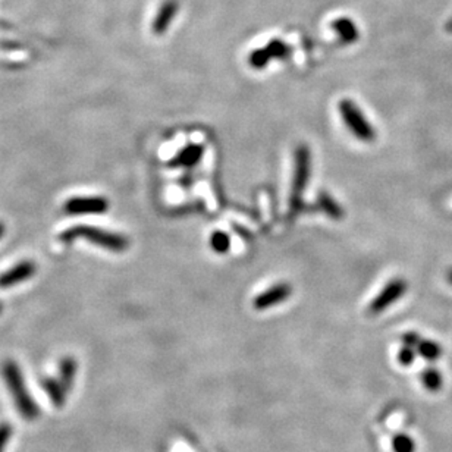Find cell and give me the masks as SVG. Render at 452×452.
I'll use <instances>...</instances> for the list:
<instances>
[{
	"mask_svg": "<svg viewBox=\"0 0 452 452\" xmlns=\"http://www.w3.org/2000/svg\"><path fill=\"white\" fill-rule=\"evenodd\" d=\"M75 239H85L94 244V246H99L112 253H124L129 247V241L125 235L100 230V228H96V226H90V225L72 226V228L65 230L59 235V241L65 244H69Z\"/></svg>",
	"mask_w": 452,
	"mask_h": 452,
	"instance_id": "cell-1",
	"label": "cell"
},
{
	"mask_svg": "<svg viewBox=\"0 0 452 452\" xmlns=\"http://www.w3.org/2000/svg\"><path fill=\"white\" fill-rule=\"evenodd\" d=\"M2 374L15 400V405L21 412V416L27 420L37 419V416H39V408H37L34 400L31 398V395L25 388L20 366L12 360H8L2 364Z\"/></svg>",
	"mask_w": 452,
	"mask_h": 452,
	"instance_id": "cell-2",
	"label": "cell"
},
{
	"mask_svg": "<svg viewBox=\"0 0 452 452\" xmlns=\"http://www.w3.org/2000/svg\"><path fill=\"white\" fill-rule=\"evenodd\" d=\"M311 174V153L306 144H301L295 148L294 156V174L290 194V212L297 215L303 206V197L306 186L309 184Z\"/></svg>",
	"mask_w": 452,
	"mask_h": 452,
	"instance_id": "cell-3",
	"label": "cell"
},
{
	"mask_svg": "<svg viewBox=\"0 0 452 452\" xmlns=\"http://www.w3.org/2000/svg\"><path fill=\"white\" fill-rule=\"evenodd\" d=\"M339 115H341L344 124L350 129V133L359 138L360 141L370 143L376 138V131L373 125L367 121V118L363 115L360 107L357 106L352 100L344 99L338 105Z\"/></svg>",
	"mask_w": 452,
	"mask_h": 452,
	"instance_id": "cell-4",
	"label": "cell"
},
{
	"mask_svg": "<svg viewBox=\"0 0 452 452\" xmlns=\"http://www.w3.org/2000/svg\"><path fill=\"white\" fill-rule=\"evenodd\" d=\"M64 210L69 216L102 215L109 210V201L105 197H97V196L72 197L65 203Z\"/></svg>",
	"mask_w": 452,
	"mask_h": 452,
	"instance_id": "cell-5",
	"label": "cell"
},
{
	"mask_svg": "<svg viewBox=\"0 0 452 452\" xmlns=\"http://www.w3.org/2000/svg\"><path fill=\"white\" fill-rule=\"evenodd\" d=\"M290 54V46L279 39L270 40L265 47L256 49L249 56V65L254 69H263L272 59H285Z\"/></svg>",
	"mask_w": 452,
	"mask_h": 452,
	"instance_id": "cell-6",
	"label": "cell"
},
{
	"mask_svg": "<svg viewBox=\"0 0 452 452\" xmlns=\"http://www.w3.org/2000/svg\"><path fill=\"white\" fill-rule=\"evenodd\" d=\"M407 291V282L403 279H392L385 285V288L373 298V301L369 306L370 314H381L383 313L389 306H392L405 294Z\"/></svg>",
	"mask_w": 452,
	"mask_h": 452,
	"instance_id": "cell-7",
	"label": "cell"
},
{
	"mask_svg": "<svg viewBox=\"0 0 452 452\" xmlns=\"http://www.w3.org/2000/svg\"><path fill=\"white\" fill-rule=\"evenodd\" d=\"M292 294V288L290 284H287V282H279V284L268 288L266 291L260 292L254 301H253V306L256 310L261 311V310H268L273 306H278L280 303H284V301H287Z\"/></svg>",
	"mask_w": 452,
	"mask_h": 452,
	"instance_id": "cell-8",
	"label": "cell"
},
{
	"mask_svg": "<svg viewBox=\"0 0 452 452\" xmlns=\"http://www.w3.org/2000/svg\"><path fill=\"white\" fill-rule=\"evenodd\" d=\"M35 270H37V266L34 261L23 260L18 263V265L12 266L11 269H8L6 272L0 275V288L8 290L18 284H21L24 280L31 279L35 275Z\"/></svg>",
	"mask_w": 452,
	"mask_h": 452,
	"instance_id": "cell-9",
	"label": "cell"
},
{
	"mask_svg": "<svg viewBox=\"0 0 452 452\" xmlns=\"http://www.w3.org/2000/svg\"><path fill=\"white\" fill-rule=\"evenodd\" d=\"M204 155V147L201 144H188L181 152L169 162L171 167H194Z\"/></svg>",
	"mask_w": 452,
	"mask_h": 452,
	"instance_id": "cell-10",
	"label": "cell"
},
{
	"mask_svg": "<svg viewBox=\"0 0 452 452\" xmlns=\"http://www.w3.org/2000/svg\"><path fill=\"white\" fill-rule=\"evenodd\" d=\"M332 30L336 32L338 39L345 44L355 43L360 37L359 27L350 18H338V20L332 23Z\"/></svg>",
	"mask_w": 452,
	"mask_h": 452,
	"instance_id": "cell-11",
	"label": "cell"
},
{
	"mask_svg": "<svg viewBox=\"0 0 452 452\" xmlns=\"http://www.w3.org/2000/svg\"><path fill=\"white\" fill-rule=\"evenodd\" d=\"M46 393L49 395V398L52 401V404L54 407H64L65 405V400H66V389L64 388V385L61 383L59 379H53V378H46L42 382Z\"/></svg>",
	"mask_w": 452,
	"mask_h": 452,
	"instance_id": "cell-12",
	"label": "cell"
},
{
	"mask_svg": "<svg viewBox=\"0 0 452 452\" xmlns=\"http://www.w3.org/2000/svg\"><path fill=\"white\" fill-rule=\"evenodd\" d=\"M317 206L320 207V210H322L326 216H329L331 219H335V220H339L343 219L344 216V212H343V207L339 206L336 203V200L329 196L328 193H320L319 197H317Z\"/></svg>",
	"mask_w": 452,
	"mask_h": 452,
	"instance_id": "cell-13",
	"label": "cell"
},
{
	"mask_svg": "<svg viewBox=\"0 0 452 452\" xmlns=\"http://www.w3.org/2000/svg\"><path fill=\"white\" fill-rule=\"evenodd\" d=\"M178 9H179V5H178L177 0H167V2H165L163 8L160 11V16L155 23V31L163 32L167 28V25L172 23Z\"/></svg>",
	"mask_w": 452,
	"mask_h": 452,
	"instance_id": "cell-14",
	"label": "cell"
},
{
	"mask_svg": "<svg viewBox=\"0 0 452 452\" xmlns=\"http://www.w3.org/2000/svg\"><path fill=\"white\" fill-rule=\"evenodd\" d=\"M75 376H77V362L72 357H65L59 364V381L68 392L73 385Z\"/></svg>",
	"mask_w": 452,
	"mask_h": 452,
	"instance_id": "cell-15",
	"label": "cell"
},
{
	"mask_svg": "<svg viewBox=\"0 0 452 452\" xmlns=\"http://www.w3.org/2000/svg\"><path fill=\"white\" fill-rule=\"evenodd\" d=\"M210 247L218 254H225L230 251L231 247V238L230 235L223 231H216L210 237Z\"/></svg>",
	"mask_w": 452,
	"mask_h": 452,
	"instance_id": "cell-16",
	"label": "cell"
},
{
	"mask_svg": "<svg viewBox=\"0 0 452 452\" xmlns=\"http://www.w3.org/2000/svg\"><path fill=\"white\" fill-rule=\"evenodd\" d=\"M393 452H416V442L407 433H397L392 438Z\"/></svg>",
	"mask_w": 452,
	"mask_h": 452,
	"instance_id": "cell-17",
	"label": "cell"
},
{
	"mask_svg": "<svg viewBox=\"0 0 452 452\" xmlns=\"http://www.w3.org/2000/svg\"><path fill=\"white\" fill-rule=\"evenodd\" d=\"M422 382L429 391L436 392L442 386V376H441V373L438 370L429 369V370L423 371Z\"/></svg>",
	"mask_w": 452,
	"mask_h": 452,
	"instance_id": "cell-18",
	"label": "cell"
},
{
	"mask_svg": "<svg viewBox=\"0 0 452 452\" xmlns=\"http://www.w3.org/2000/svg\"><path fill=\"white\" fill-rule=\"evenodd\" d=\"M417 351L419 354L426 360H436L438 357L441 355V348L432 341H420L417 345Z\"/></svg>",
	"mask_w": 452,
	"mask_h": 452,
	"instance_id": "cell-19",
	"label": "cell"
},
{
	"mask_svg": "<svg viewBox=\"0 0 452 452\" xmlns=\"http://www.w3.org/2000/svg\"><path fill=\"white\" fill-rule=\"evenodd\" d=\"M414 359H416V352H414V350L411 347H407L404 345L400 351H398V362L403 364V366H410Z\"/></svg>",
	"mask_w": 452,
	"mask_h": 452,
	"instance_id": "cell-20",
	"label": "cell"
},
{
	"mask_svg": "<svg viewBox=\"0 0 452 452\" xmlns=\"http://www.w3.org/2000/svg\"><path fill=\"white\" fill-rule=\"evenodd\" d=\"M420 341H422V339H420L416 333H412V332H408V333H405V335L403 336V343H404V345L411 347V348L417 347Z\"/></svg>",
	"mask_w": 452,
	"mask_h": 452,
	"instance_id": "cell-21",
	"label": "cell"
},
{
	"mask_svg": "<svg viewBox=\"0 0 452 452\" xmlns=\"http://www.w3.org/2000/svg\"><path fill=\"white\" fill-rule=\"evenodd\" d=\"M6 232V226L4 225V222H0V238L4 237V234Z\"/></svg>",
	"mask_w": 452,
	"mask_h": 452,
	"instance_id": "cell-22",
	"label": "cell"
},
{
	"mask_svg": "<svg viewBox=\"0 0 452 452\" xmlns=\"http://www.w3.org/2000/svg\"><path fill=\"white\" fill-rule=\"evenodd\" d=\"M2 310H4V306H2V303H0V313H2Z\"/></svg>",
	"mask_w": 452,
	"mask_h": 452,
	"instance_id": "cell-23",
	"label": "cell"
},
{
	"mask_svg": "<svg viewBox=\"0 0 452 452\" xmlns=\"http://www.w3.org/2000/svg\"><path fill=\"white\" fill-rule=\"evenodd\" d=\"M0 452H2V451H0Z\"/></svg>",
	"mask_w": 452,
	"mask_h": 452,
	"instance_id": "cell-24",
	"label": "cell"
}]
</instances>
